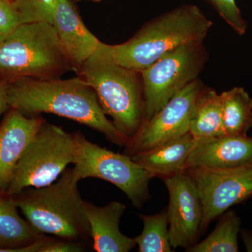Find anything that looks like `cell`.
Here are the masks:
<instances>
[{"instance_id": "7", "label": "cell", "mask_w": 252, "mask_h": 252, "mask_svg": "<svg viewBox=\"0 0 252 252\" xmlns=\"http://www.w3.org/2000/svg\"><path fill=\"white\" fill-rule=\"evenodd\" d=\"M203 41L184 44L140 71L145 100L144 122L155 115L177 93L198 79L208 59Z\"/></svg>"}, {"instance_id": "19", "label": "cell", "mask_w": 252, "mask_h": 252, "mask_svg": "<svg viewBox=\"0 0 252 252\" xmlns=\"http://www.w3.org/2000/svg\"><path fill=\"white\" fill-rule=\"evenodd\" d=\"M220 94L225 135H248L252 122L251 96L242 87L233 88Z\"/></svg>"}, {"instance_id": "9", "label": "cell", "mask_w": 252, "mask_h": 252, "mask_svg": "<svg viewBox=\"0 0 252 252\" xmlns=\"http://www.w3.org/2000/svg\"><path fill=\"white\" fill-rule=\"evenodd\" d=\"M185 171L193 179L201 200V232L230 207L252 195V165L224 170L190 167Z\"/></svg>"}, {"instance_id": "6", "label": "cell", "mask_w": 252, "mask_h": 252, "mask_svg": "<svg viewBox=\"0 0 252 252\" xmlns=\"http://www.w3.org/2000/svg\"><path fill=\"white\" fill-rule=\"evenodd\" d=\"M77 154L78 132L44 123L21 156L6 193L14 195L51 185L68 165L75 163Z\"/></svg>"}, {"instance_id": "28", "label": "cell", "mask_w": 252, "mask_h": 252, "mask_svg": "<svg viewBox=\"0 0 252 252\" xmlns=\"http://www.w3.org/2000/svg\"><path fill=\"white\" fill-rule=\"evenodd\" d=\"M77 1H80V0H77ZM91 1H99L100 0H91Z\"/></svg>"}, {"instance_id": "21", "label": "cell", "mask_w": 252, "mask_h": 252, "mask_svg": "<svg viewBox=\"0 0 252 252\" xmlns=\"http://www.w3.org/2000/svg\"><path fill=\"white\" fill-rule=\"evenodd\" d=\"M142 233L134 238L139 252H171L167 210L153 215H140Z\"/></svg>"}, {"instance_id": "30", "label": "cell", "mask_w": 252, "mask_h": 252, "mask_svg": "<svg viewBox=\"0 0 252 252\" xmlns=\"http://www.w3.org/2000/svg\"><path fill=\"white\" fill-rule=\"evenodd\" d=\"M251 129H252V122Z\"/></svg>"}, {"instance_id": "26", "label": "cell", "mask_w": 252, "mask_h": 252, "mask_svg": "<svg viewBox=\"0 0 252 252\" xmlns=\"http://www.w3.org/2000/svg\"><path fill=\"white\" fill-rule=\"evenodd\" d=\"M7 91L8 81L0 80V117L10 108Z\"/></svg>"}, {"instance_id": "16", "label": "cell", "mask_w": 252, "mask_h": 252, "mask_svg": "<svg viewBox=\"0 0 252 252\" xmlns=\"http://www.w3.org/2000/svg\"><path fill=\"white\" fill-rule=\"evenodd\" d=\"M197 143L190 132L149 150L132 156L151 178L163 179L185 171L189 154Z\"/></svg>"}, {"instance_id": "13", "label": "cell", "mask_w": 252, "mask_h": 252, "mask_svg": "<svg viewBox=\"0 0 252 252\" xmlns=\"http://www.w3.org/2000/svg\"><path fill=\"white\" fill-rule=\"evenodd\" d=\"M11 108L0 126V190L6 192L16 165L30 142L45 123Z\"/></svg>"}, {"instance_id": "25", "label": "cell", "mask_w": 252, "mask_h": 252, "mask_svg": "<svg viewBox=\"0 0 252 252\" xmlns=\"http://www.w3.org/2000/svg\"><path fill=\"white\" fill-rule=\"evenodd\" d=\"M84 251L81 242L46 238L39 252H80Z\"/></svg>"}, {"instance_id": "29", "label": "cell", "mask_w": 252, "mask_h": 252, "mask_svg": "<svg viewBox=\"0 0 252 252\" xmlns=\"http://www.w3.org/2000/svg\"><path fill=\"white\" fill-rule=\"evenodd\" d=\"M7 1H11V2H12L13 0H7Z\"/></svg>"}, {"instance_id": "15", "label": "cell", "mask_w": 252, "mask_h": 252, "mask_svg": "<svg viewBox=\"0 0 252 252\" xmlns=\"http://www.w3.org/2000/svg\"><path fill=\"white\" fill-rule=\"evenodd\" d=\"M86 217L90 225L93 248L97 252H128L137 245L134 238L123 234L119 228L126 210L124 204L110 202L103 207L85 201Z\"/></svg>"}, {"instance_id": "10", "label": "cell", "mask_w": 252, "mask_h": 252, "mask_svg": "<svg viewBox=\"0 0 252 252\" xmlns=\"http://www.w3.org/2000/svg\"><path fill=\"white\" fill-rule=\"evenodd\" d=\"M203 86L198 79L174 95L128 140L125 154L132 157L188 133L192 109Z\"/></svg>"}, {"instance_id": "27", "label": "cell", "mask_w": 252, "mask_h": 252, "mask_svg": "<svg viewBox=\"0 0 252 252\" xmlns=\"http://www.w3.org/2000/svg\"><path fill=\"white\" fill-rule=\"evenodd\" d=\"M240 234L247 251L252 252V231L246 229L240 230Z\"/></svg>"}, {"instance_id": "8", "label": "cell", "mask_w": 252, "mask_h": 252, "mask_svg": "<svg viewBox=\"0 0 252 252\" xmlns=\"http://www.w3.org/2000/svg\"><path fill=\"white\" fill-rule=\"evenodd\" d=\"M73 170L79 180L97 178L115 185L126 194L132 205L140 209L150 199L151 177L126 154L93 143L78 132V154Z\"/></svg>"}, {"instance_id": "17", "label": "cell", "mask_w": 252, "mask_h": 252, "mask_svg": "<svg viewBox=\"0 0 252 252\" xmlns=\"http://www.w3.org/2000/svg\"><path fill=\"white\" fill-rule=\"evenodd\" d=\"M189 132L196 140L225 135L220 94L203 86L195 99L189 124Z\"/></svg>"}, {"instance_id": "3", "label": "cell", "mask_w": 252, "mask_h": 252, "mask_svg": "<svg viewBox=\"0 0 252 252\" xmlns=\"http://www.w3.org/2000/svg\"><path fill=\"white\" fill-rule=\"evenodd\" d=\"M212 22L196 5L186 4L144 24L129 40L109 45L118 64L142 71L180 46L204 41Z\"/></svg>"}, {"instance_id": "14", "label": "cell", "mask_w": 252, "mask_h": 252, "mask_svg": "<svg viewBox=\"0 0 252 252\" xmlns=\"http://www.w3.org/2000/svg\"><path fill=\"white\" fill-rule=\"evenodd\" d=\"M252 165V137L223 135L197 140L187 168L233 169Z\"/></svg>"}, {"instance_id": "4", "label": "cell", "mask_w": 252, "mask_h": 252, "mask_svg": "<svg viewBox=\"0 0 252 252\" xmlns=\"http://www.w3.org/2000/svg\"><path fill=\"white\" fill-rule=\"evenodd\" d=\"M80 181L72 169L56 182L41 188L23 189L12 195L30 225L41 235L81 242L91 238L90 225L79 193Z\"/></svg>"}, {"instance_id": "11", "label": "cell", "mask_w": 252, "mask_h": 252, "mask_svg": "<svg viewBox=\"0 0 252 252\" xmlns=\"http://www.w3.org/2000/svg\"><path fill=\"white\" fill-rule=\"evenodd\" d=\"M170 201L167 209L172 248L185 250L195 245L201 233L203 206L193 179L187 172L163 179Z\"/></svg>"}, {"instance_id": "20", "label": "cell", "mask_w": 252, "mask_h": 252, "mask_svg": "<svg viewBox=\"0 0 252 252\" xmlns=\"http://www.w3.org/2000/svg\"><path fill=\"white\" fill-rule=\"evenodd\" d=\"M241 220L235 212L228 210L211 234L203 241L186 250L187 252H238Z\"/></svg>"}, {"instance_id": "2", "label": "cell", "mask_w": 252, "mask_h": 252, "mask_svg": "<svg viewBox=\"0 0 252 252\" xmlns=\"http://www.w3.org/2000/svg\"><path fill=\"white\" fill-rule=\"evenodd\" d=\"M94 89L106 115L118 130L130 140L145 120L144 84L140 71L114 62L109 44L101 42L77 71Z\"/></svg>"}, {"instance_id": "1", "label": "cell", "mask_w": 252, "mask_h": 252, "mask_svg": "<svg viewBox=\"0 0 252 252\" xmlns=\"http://www.w3.org/2000/svg\"><path fill=\"white\" fill-rule=\"evenodd\" d=\"M7 94L10 109H17L27 117L41 113L55 114L98 131L113 144L126 146L128 142L106 117L95 92L81 77L11 79Z\"/></svg>"}, {"instance_id": "12", "label": "cell", "mask_w": 252, "mask_h": 252, "mask_svg": "<svg viewBox=\"0 0 252 252\" xmlns=\"http://www.w3.org/2000/svg\"><path fill=\"white\" fill-rule=\"evenodd\" d=\"M51 24L71 68L77 72L101 41L86 27L70 0H57Z\"/></svg>"}, {"instance_id": "18", "label": "cell", "mask_w": 252, "mask_h": 252, "mask_svg": "<svg viewBox=\"0 0 252 252\" xmlns=\"http://www.w3.org/2000/svg\"><path fill=\"white\" fill-rule=\"evenodd\" d=\"M12 195L0 190V252L26 246L43 235L21 218Z\"/></svg>"}, {"instance_id": "24", "label": "cell", "mask_w": 252, "mask_h": 252, "mask_svg": "<svg viewBox=\"0 0 252 252\" xmlns=\"http://www.w3.org/2000/svg\"><path fill=\"white\" fill-rule=\"evenodd\" d=\"M21 24V18L12 3L7 0H0V42Z\"/></svg>"}, {"instance_id": "23", "label": "cell", "mask_w": 252, "mask_h": 252, "mask_svg": "<svg viewBox=\"0 0 252 252\" xmlns=\"http://www.w3.org/2000/svg\"><path fill=\"white\" fill-rule=\"evenodd\" d=\"M217 10L220 17L239 34L243 35L248 28L235 0H207Z\"/></svg>"}, {"instance_id": "22", "label": "cell", "mask_w": 252, "mask_h": 252, "mask_svg": "<svg viewBox=\"0 0 252 252\" xmlns=\"http://www.w3.org/2000/svg\"><path fill=\"white\" fill-rule=\"evenodd\" d=\"M57 0H13L21 23L46 22L52 23Z\"/></svg>"}, {"instance_id": "5", "label": "cell", "mask_w": 252, "mask_h": 252, "mask_svg": "<svg viewBox=\"0 0 252 252\" xmlns=\"http://www.w3.org/2000/svg\"><path fill=\"white\" fill-rule=\"evenodd\" d=\"M69 68L51 23H22L0 42V74L9 80L56 79Z\"/></svg>"}]
</instances>
